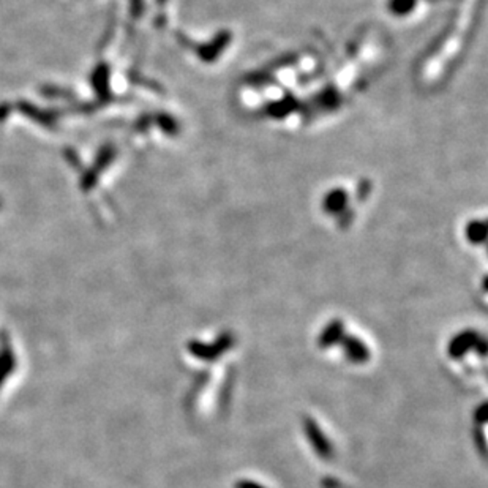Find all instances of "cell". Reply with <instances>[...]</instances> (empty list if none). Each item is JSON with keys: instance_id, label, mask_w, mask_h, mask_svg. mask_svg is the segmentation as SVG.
Returning a JSON list of instances; mask_svg holds the SVG:
<instances>
[{"instance_id": "1", "label": "cell", "mask_w": 488, "mask_h": 488, "mask_svg": "<svg viewBox=\"0 0 488 488\" xmlns=\"http://www.w3.org/2000/svg\"><path fill=\"white\" fill-rule=\"evenodd\" d=\"M480 3L482 0H469L464 7L453 11L449 22L441 27L422 51L414 67V79L419 87L433 90L449 81L463 62L480 26Z\"/></svg>"}, {"instance_id": "2", "label": "cell", "mask_w": 488, "mask_h": 488, "mask_svg": "<svg viewBox=\"0 0 488 488\" xmlns=\"http://www.w3.org/2000/svg\"><path fill=\"white\" fill-rule=\"evenodd\" d=\"M373 193L374 185L365 177L337 180L317 195V215L327 226L348 231L360 220Z\"/></svg>"}, {"instance_id": "3", "label": "cell", "mask_w": 488, "mask_h": 488, "mask_svg": "<svg viewBox=\"0 0 488 488\" xmlns=\"http://www.w3.org/2000/svg\"><path fill=\"white\" fill-rule=\"evenodd\" d=\"M236 46L234 32L221 27V29L212 31L206 35H200L198 38H186V51L198 60V64L202 67H215L221 64L228 54Z\"/></svg>"}, {"instance_id": "4", "label": "cell", "mask_w": 488, "mask_h": 488, "mask_svg": "<svg viewBox=\"0 0 488 488\" xmlns=\"http://www.w3.org/2000/svg\"><path fill=\"white\" fill-rule=\"evenodd\" d=\"M441 0H384V15L397 22L410 24L419 16L427 13V8L433 3H439Z\"/></svg>"}, {"instance_id": "5", "label": "cell", "mask_w": 488, "mask_h": 488, "mask_svg": "<svg viewBox=\"0 0 488 488\" xmlns=\"http://www.w3.org/2000/svg\"><path fill=\"white\" fill-rule=\"evenodd\" d=\"M462 239L473 248L485 247L487 243V214L474 212L464 217L462 221Z\"/></svg>"}, {"instance_id": "6", "label": "cell", "mask_w": 488, "mask_h": 488, "mask_svg": "<svg viewBox=\"0 0 488 488\" xmlns=\"http://www.w3.org/2000/svg\"><path fill=\"white\" fill-rule=\"evenodd\" d=\"M232 343H234V338H232L231 333L226 332V333H221L214 343H202L195 340V342H191L189 345V349L193 356L198 357V359L212 362L221 354H225L226 351L231 348Z\"/></svg>"}, {"instance_id": "7", "label": "cell", "mask_w": 488, "mask_h": 488, "mask_svg": "<svg viewBox=\"0 0 488 488\" xmlns=\"http://www.w3.org/2000/svg\"><path fill=\"white\" fill-rule=\"evenodd\" d=\"M304 431L310 446L313 447L315 452L317 453V457L322 460H331L333 457V447L331 441H329L326 433L321 430V427L317 425L313 417H304Z\"/></svg>"}, {"instance_id": "8", "label": "cell", "mask_w": 488, "mask_h": 488, "mask_svg": "<svg viewBox=\"0 0 488 488\" xmlns=\"http://www.w3.org/2000/svg\"><path fill=\"white\" fill-rule=\"evenodd\" d=\"M342 348L345 357L349 362H353V364H365V362L370 360L372 353L370 349H368V346L365 345V342H362L359 337L356 336H346L342 338Z\"/></svg>"}, {"instance_id": "9", "label": "cell", "mask_w": 488, "mask_h": 488, "mask_svg": "<svg viewBox=\"0 0 488 488\" xmlns=\"http://www.w3.org/2000/svg\"><path fill=\"white\" fill-rule=\"evenodd\" d=\"M479 340L480 338L478 333L473 331L460 332L458 336H455L451 340L449 346H447V354H449V357H452V359H462V357L467 353H469L471 349L478 348Z\"/></svg>"}, {"instance_id": "10", "label": "cell", "mask_w": 488, "mask_h": 488, "mask_svg": "<svg viewBox=\"0 0 488 488\" xmlns=\"http://www.w3.org/2000/svg\"><path fill=\"white\" fill-rule=\"evenodd\" d=\"M343 337H345L343 321L342 320H332L324 329H322L320 337H317V346H320L321 349L332 348L333 345L342 342Z\"/></svg>"}, {"instance_id": "11", "label": "cell", "mask_w": 488, "mask_h": 488, "mask_svg": "<svg viewBox=\"0 0 488 488\" xmlns=\"http://www.w3.org/2000/svg\"><path fill=\"white\" fill-rule=\"evenodd\" d=\"M236 488H268V487L261 485L258 482H253V480H239L236 484Z\"/></svg>"}, {"instance_id": "12", "label": "cell", "mask_w": 488, "mask_h": 488, "mask_svg": "<svg viewBox=\"0 0 488 488\" xmlns=\"http://www.w3.org/2000/svg\"><path fill=\"white\" fill-rule=\"evenodd\" d=\"M478 421L480 424L487 422V403H482L479 406V412H478Z\"/></svg>"}]
</instances>
